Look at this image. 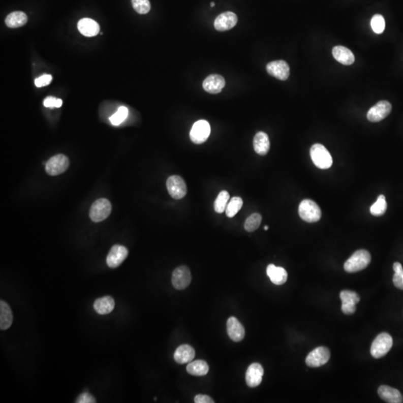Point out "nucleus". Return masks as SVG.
Wrapping results in <instances>:
<instances>
[{"instance_id": "36", "label": "nucleus", "mask_w": 403, "mask_h": 403, "mask_svg": "<svg viewBox=\"0 0 403 403\" xmlns=\"http://www.w3.org/2000/svg\"><path fill=\"white\" fill-rule=\"evenodd\" d=\"M133 9L138 14H146L150 11L151 5L149 0H132Z\"/></svg>"}, {"instance_id": "39", "label": "nucleus", "mask_w": 403, "mask_h": 403, "mask_svg": "<svg viewBox=\"0 0 403 403\" xmlns=\"http://www.w3.org/2000/svg\"><path fill=\"white\" fill-rule=\"evenodd\" d=\"M76 402L77 403H95V398L88 393H83L77 398Z\"/></svg>"}, {"instance_id": "15", "label": "nucleus", "mask_w": 403, "mask_h": 403, "mask_svg": "<svg viewBox=\"0 0 403 403\" xmlns=\"http://www.w3.org/2000/svg\"><path fill=\"white\" fill-rule=\"evenodd\" d=\"M237 23V17L235 13L226 12L218 16L214 21L215 29L225 32L232 29Z\"/></svg>"}, {"instance_id": "33", "label": "nucleus", "mask_w": 403, "mask_h": 403, "mask_svg": "<svg viewBox=\"0 0 403 403\" xmlns=\"http://www.w3.org/2000/svg\"><path fill=\"white\" fill-rule=\"evenodd\" d=\"M129 110L127 107H119L117 112L113 114V115L110 117V121H111L112 125L119 126V124L122 123V122L127 118Z\"/></svg>"}, {"instance_id": "42", "label": "nucleus", "mask_w": 403, "mask_h": 403, "mask_svg": "<svg viewBox=\"0 0 403 403\" xmlns=\"http://www.w3.org/2000/svg\"><path fill=\"white\" fill-rule=\"evenodd\" d=\"M215 6L214 3H211V7H213V6Z\"/></svg>"}, {"instance_id": "40", "label": "nucleus", "mask_w": 403, "mask_h": 403, "mask_svg": "<svg viewBox=\"0 0 403 403\" xmlns=\"http://www.w3.org/2000/svg\"><path fill=\"white\" fill-rule=\"evenodd\" d=\"M194 402L196 403H213L214 401H213L212 398L210 397L209 396L198 394L194 398Z\"/></svg>"}, {"instance_id": "1", "label": "nucleus", "mask_w": 403, "mask_h": 403, "mask_svg": "<svg viewBox=\"0 0 403 403\" xmlns=\"http://www.w3.org/2000/svg\"><path fill=\"white\" fill-rule=\"evenodd\" d=\"M371 256L365 250L356 251L344 264V270L347 273H353L364 270L369 265Z\"/></svg>"}, {"instance_id": "29", "label": "nucleus", "mask_w": 403, "mask_h": 403, "mask_svg": "<svg viewBox=\"0 0 403 403\" xmlns=\"http://www.w3.org/2000/svg\"><path fill=\"white\" fill-rule=\"evenodd\" d=\"M243 204V200L240 197H235L231 199L230 202L226 206V216H229V218L235 216L237 212L241 209Z\"/></svg>"}, {"instance_id": "30", "label": "nucleus", "mask_w": 403, "mask_h": 403, "mask_svg": "<svg viewBox=\"0 0 403 403\" xmlns=\"http://www.w3.org/2000/svg\"><path fill=\"white\" fill-rule=\"evenodd\" d=\"M388 205L385 196L380 195L377 199V202L370 207L371 214L377 216H382L386 211Z\"/></svg>"}, {"instance_id": "4", "label": "nucleus", "mask_w": 403, "mask_h": 403, "mask_svg": "<svg viewBox=\"0 0 403 403\" xmlns=\"http://www.w3.org/2000/svg\"><path fill=\"white\" fill-rule=\"evenodd\" d=\"M393 346V338L388 333H381L371 345L370 353L375 358L384 357L391 350Z\"/></svg>"}, {"instance_id": "31", "label": "nucleus", "mask_w": 403, "mask_h": 403, "mask_svg": "<svg viewBox=\"0 0 403 403\" xmlns=\"http://www.w3.org/2000/svg\"><path fill=\"white\" fill-rule=\"evenodd\" d=\"M261 215L259 213H254L250 215L244 223L245 230L252 232L258 229L261 224Z\"/></svg>"}, {"instance_id": "27", "label": "nucleus", "mask_w": 403, "mask_h": 403, "mask_svg": "<svg viewBox=\"0 0 403 403\" xmlns=\"http://www.w3.org/2000/svg\"><path fill=\"white\" fill-rule=\"evenodd\" d=\"M28 21L26 14L23 12L11 13L6 19V24L9 28H18L23 26Z\"/></svg>"}, {"instance_id": "14", "label": "nucleus", "mask_w": 403, "mask_h": 403, "mask_svg": "<svg viewBox=\"0 0 403 403\" xmlns=\"http://www.w3.org/2000/svg\"><path fill=\"white\" fill-rule=\"evenodd\" d=\"M225 85V79L218 74L210 75L204 80L202 84L204 90L211 95L221 93Z\"/></svg>"}, {"instance_id": "32", "label": "nucleus", "mask_w": 403, "mask_h": 403, "mask_svg": "<svg viewBox=\"0 0 403 403\" xmlns=\"http://www.w3.org/2000/svg\"><path fill=\"white\" fill-rule=\"evenodd\" d=\"M340 299L342 301V304H346V305H356L360 301V297L358 294L354 291H342L340 294Z\"/></svg>"}, {"instance_id": "21", "label": "nucleus", "mask_w": 403, "mask_h": 403, "mask_svg": "<svg viewBox=\"0 0 403 403\" xmlns=\"http://www.w3.org/2000/svg\"><path fill=\"white\" fill-rule=\"evenodd\" d=\"M332 55L339 63L344 65H351L354 63L355 56L351 50L343 46H336L333 48Z\"/></svg>"}, {"instance_id": "12", "label": "nucleus", "mask_w": 403, "mask_h": 403, "mask_svg": "<svg viewBox=\"0 0 403 403\" xmlns=\"http://www.w3.org/2000/svg\"><path fill=\"white\" fill-rule=\"evenodd\" d=\"M391 110L392 106L389 102L385 100L379 102L368 111L367 115L368 120L374 122H380L389 115Z\"/></svg>"}, {"instance_id": "13", "label": "nucleus", "mask_w": 403, "mask_h": 403, "mask_svg": "<svg viewBox=\"0 0 403 403\" xmlns=\"http://www.w3.org/2000/svg\"><path fill=\"white\" fill-rule=\"evenodd\" d=\"M266 69L270 76L281 81L287 80L290 76V67L285 60L270 62L266 67Z\"/></svg>"}, {"instance_id": "37", "label": "nucleus", "mask_w": 403, "mask_h": 403, "mask_svg": "<svg viewBox=\"0 0 403 403\" xmlns=\"http://www.w3.org/2000/svg\"><path fill=\"white\" fill-rule=\"evenodd\" d=\"M62 103H63V102L60 99L48 97L44 100V106L47 107V108H60L62 106Z\"/></svg>"}, {"instance_id": "8", "label": "nucleus", "mask_w": 403, "mask_h": 403, "mask_svg": "<svg viewBox=\"0 0 403 403\" xmlns=\"http://www.w3.org/2000/svg\"><path fill=\"white\" fill-rule=\"evenodd\" d=\"M167 189L169 194L175 200H181L187 194V185L181 176H170L167 180Z\"/></svg>"}, {"instance_id": "18", "label": "nucleus", "mask_w": 403, "mask_h": 403, "mask_svg": "<svg viewBox=\"0 0 403 403\" xmlns=\"http://www.w3.org/2000/svg\"><path fill=\"white\" fill-rule=\"evenodd\" d=\"M195 350L190 345L179 346L174 353V360L179 364H189L195 358Z\"/></svg>"}, {"instance_id": "16", "label": "nucleus", "mask_w": 403, "mask_h": 403, "mask_svg": "<svg viewBox=\"0 0 403 403\" xmlns=\"http://www.w3.org/2000/svg\"><path fill=\"white\" fill-rule=\"evenodd\" d=\"M264 369L259 363H253L248 367L246 373V385L250 388H256L262 382Z\"/></svg>"}, {"instance_id": "24", "label": "nucleus", "mask_w": 403, "mask_h": 403, "mask_svg": "<svg viewBox=\"0 0 403 403\" xmlns=\"http://www.w3.org/2000/svg\"><path fill=\"white\" fill-rule=\"evenodd\" d=\"M115 307V302L109 296L99 298L94 304V308L99 315H106L111 313Z\"/></svg>"}, {"instance_id": "34", "label": "nucleus", "mask_w": 403, "mask_h": 403, "mask_svg": "<svg viewBox=\"0 0 403 403\" xmlns=\"http://www.w3.org/2000/svg\"><path fill=\"white\" fill-rule=\"evenodd\" d=\"M371 27L373 31L377 34H382L385 28V21L383 16L381 14H376L371 20Z\"/></svg>"}, {"instance_id": "9", "label": "nucleus", "mask_w": 403, "mask_h": 403, "mask_svg": "<svg viewBox=\"0 0 403 403\" xmlns=\"http://www.w3.org/2000/svg\"><path fill=\"white\" fill-rule=\"evenodd\" d=\"M331 354L329 349L319 347L312 350L306 357L305 363L310 367H319L329 361Z\"/></svg>"}, {"instance_id": "25", "label": "nucleus", "mask_w": 403, "mask_h": 403, "mask_svg": "<svg viewBox=\"0 0 403 403\" xmlns=\"http://www.w3.org/2000/svg\"><path fill=\"white\" fill-rule=\"evenodd\" d=\"M13 323V315L10 306L5 301H0V329L6 330Z\"/></svg>"}, {"instance_id": "20", "label": "nucleus", "mask_w": 403, "mask_h": 403, "mask_svg": "<svg viewBox=\"0 0 403 403\" xmlns=\"http://www.w3.org/2000/svg\"><path fill=\"white\" fill-rule=\"evenodd\" d=\"M253 147L255 152L260 156L268 153L270 147L268 135L264 132H258L253 139Z\"/></svg>"}, {"instance_id": "3", "label": "nucleus", "mask_w": 403, "mask_h": 403, "mask_svg": "<svg viewBox=\"0 0 403 403\" xmlns=\"http://www.w3.org/2000/svg\"><path fill=\"white\" fill-rule=\"evenodd\" d=\"M299 214L305 222H318L321 218L322 212L319 205L313 200H304L299 204Z\"/></svg>"}, {"instance_id": "26", "label": "nucleus", "mask_w": 403, "mask_h": 403, "mask_svg": "<svg viewBox=\"0 0 403 403\" xmlns=\"http://www.w3.org/2000/svg\"><path fill=\"white\" fill-rule=\"evenodd\" d=\"M209 370V367L205 361L197 360L191 361L187 366V371L190 375L195 377H203L207 375Z\"/></svg>"}, {"instance_id": "7", "label": "nucleus", "mask_w": 403, "mask_h": 403, "mask_svg": "<svg viewBox=\"0 0 403 403\" xmlns=\"http://www.w3.org/2000/svg\"><path fill=\"white\" fill-rule=\"evenodd\" d=\"M211 134V127L208 121H197L193 125L190 132V138L193 143L201 144L208 140Z\"/></svg>"}, {"instance_id": "10", "label": "nucleus", "mask_w": 403, "mask_h": 403, "mask_svg": "<svg viewBox=\"0 0 403 403\" xmlns=\"http://www.w3.org/2000/svg\"><path fill=\"white\" fill-rule=\"evenodd\" d=\"M191 274L189 267L180 266L175 269L172 275V284L176 289L183 290L189 286L191 283Z\"/></svg>"}, {"instance_id": "35", "label": "nucleus", "mask_w": 403, "mask_h": 403, "mask_svg": "<svg viewBox=\"0 0 403 403\" xmlns=\"http://www.w3.org/2000/svg\"><path fill=\"white\" fill-rule=\"evenodd\" d=\"M393 270L395 274L393 275V284L399 289L403 290V268L400 263L396 262L393 264Z\"/></svg>"}, {"instance_id": "22", "label": "nucleus", "mask_w": 403, "mask_h": 403, "mask_svg": "<svg viewBox=\"0 0 403 403\" xmlns=\"http://www.w3.org/2000/svg\"><path fill=\"white\" fill-rule=\"evenodd\" d=\"M78 29L84 36L94 37L100 33V25L92 19L83 18L78 23Z\"/></svg>"}, {"instance_id": "28", "label": "nucleus", "mask_w": 403, "mask_h": 403, "mask_svg": "<svg viewBox=\"0 0 403 403\" xmlns=\"http://www.w3.org/2000/svg\"><path fill=\"white\" fill-rule=\"evenodd\" d=\"M230 195L226 191H222L216 197L213 205L214 211L218 213H222L226 211L227 202H229Z\"/></svg>"}, {"instance_id": "41", "label": "nucleus", "mask_w": 403, "mask_h": 403, "mask_svg": "<svg viewBox=\"0 0 403 403\" xmlns=\"http://www.w3.org/2000/svg\"><path fill=\"white\" fill-rule=\"evenodd\" d=\"M269 227L267 226H264V230H268Z\"/></svg>"}, {"instance_id": "11", "label": "nucleus", "mask_w": 403, "mask_h": 403, "mask_svg": "<svg viewBox=\"0 0 403 403\" xmlns=\"http://www.w3.org/2000/svg\"><path fill=\"white\" fill-rule=\"evenodd\" d=\"M128 255L129 251L127 247L122 245H114L107 256V264L111 268H117L125 261Z\"/></svg>"}, {"instance_id": "5", "label": "nucleus", "mask_w": 403, "mask_h": 403, "mask_svg": "<svg viewBox=\"0 0 403 403\" xmlns=\"http://www.w3.org/2000/svg\"><path fill=\"white\" fill-rule=\"evenodd\" d=\"M111 212V204L107 199L101 198L96 200L90 207V220L93 222L99 223L108 218Z\"/></svg>"}, {"instance_id": "23", "label": "nucleus", "mask_w": 403, "mask_h": 403, "mask_svg": "<svg viewBox=\"0 0 403 403\" xmlns=\"http://www.w3.org/2000/svg\"><path fill=\"white\" fill-rule=\"evenodd\" d=\"M267 274L273 284L282 285L288 280V273L283 267H276L274 264H269L267 267Z\"/></svg>"}, {"instance_id": "2", "label": "nucleus", "mask_w": 403, "mask_h": 403, "mask_svg": "<svg viewBox=\"0 0 403 403\" xmlns=\"http://www.w3.org/2000/svg\"><path fill=\"white\" fill-rule=\"evenodd\" d=\"M311 158L315 166L322 170L330 168L332 165V157L323 145L314 144L311 148Z\"/></svg>"}, {"instance_id": "38", "label": "nucleus", "mask_w": 403, "mask_h": 403, "mask_svg": "<svg viewBox=\"0 0 403 403\" xmlns=\"http://www.w3.org/2000/svg\"><path fill=\"white\" fill-rule=\"evenodd\" d=\"M52 77L51 75L44 74L36 79L35 84L38 87H44V86L49 85L52 82Z\"/></svg>"}, {"instance_id": "17", "label": "nucleus", "mask_w": 403, "mask_h": 403, "mask_svg": "<svg viewBox=\"0 0 403 403\" xmlns=\"http://www.w3.org/2000/svg\"><path fill=\"white\" fill-rule=\"evenodd\" d=\"M226 327L228 335L233 342H240L244 338V328L237 318L234 317L229 318L226 323Z\"/></svg>"}, {"instance_id": "19", "label": "nucleus", "mask_w": 403, "mask_h": 403, "mask_svg": "<svg viewBox=\"0 0 403 403\" xmlns=\"http://www.w3.org/2000/svg\"><path fill=\"white\" fill-rule=\"evenodd\" d=\"M378 394L381 399H383L386 402H403V396L400 392L396 388H393L391 387L387 386V385H382L379 388Z\"/></svg>"}, {"instance_id": "6", "label": "nucleus", "mask_w": 403, "mask_h": 403, "mask_svg": "<svg viewBox=\"0 0 403 403\" xmlns=\"http://www.w3.org/2000/svg\"><path fill=\"white\" fill-rule=\"evenodd\" d=\"M70 166L69 159L63 154L52 156L45 165L46 171L50 176H58L65 173Z\"/></svg>"}]
</instances>
